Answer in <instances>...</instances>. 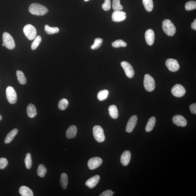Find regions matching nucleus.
<instances>
[{
    "label": "nucleus",
    "mask_w": 196,
    "mask_h": 196,
    "mask_svg": "<svg viewBox=\"0 0 196 196\" xmlns=\"http://www.w3.org/2000/svg\"><path fill=\"white\" fill-rule=\"evenodd\" d=\"M19 192L20 194L22 196H34L32 190L26 186H22L20 187Z\"/></svg>",
    "instance_id": "412c9836"
},
{
    "label": "nucleus",
    "mask_w": 196,
    "mask_h": 196,
    "mask_svg": "<svg viewBox=\"0 0 196 196\" xmlns=\"http://www.w3.org/2000/svg\"><path fill=\"white\" fill-rule=\"evenodd\" d=\"M18 132L17 129L15 128L9 132L5 138V143L8 144L11 142L15 136L17 135Z\"/></svg>",
    "instance_id": "aec40b11"
},
{
    "label": "nucleus",
    "mask_w": 196,
    "mask_h": 196,
    "mask_svg": "<svg viewBox=\"0 0 196 196\" xmlns=\"http://www.w3.org/2000/svg\"><path fill=\"white\" fill-rule=\"evenodd\" d=\"M102 8L105 11L109 10L111 8L110 0H105L104 3L102 5Z\"/></svg>",
    "instance_id": "4c0bfd02"
},
{
    "label": "nucleus",
    "mask_w": 196,
    "mask_h": 196,
    "mask_svg": "<svg viewBox=\"0 0 196 196\" xmlns=\"http://www.w3.org/2000/svg\"><path fill=\"white\" fill-rule=\"evenodd\" d=\"M2 46H5V45H4V44H3H3H2Z\"/></svg>",
    "instance_id": "c03bdc74"
},
{
    "label": "nucleus",
    "mask_w": 196,
    "mask_h": 196,
    "mask_svg": "<svg viewBox=\"0 0 196 196\" xmlns=\"http://www.w3.org/2000/svg\"><path fill=\"white\" fill-rule=\"evenodd\" d=\"M103 160L99 157H95L90 159L88 161V168L90 170H94L101 165Z\"/></svg>",
    "instance_id": "9b49d317"
},
{
    "label": "nucleus",
    "mask_w": 196,
    "mask_h": 196,
    "mask_svg": "<svg viewBox=\"0 0 196 196\" xmlns=\"http://www.w3.org/2000/svg\"><path fill=\"white\" fill-rule=\"evenodd\" d=\"M173 123L178 126L185 127L187 124L186 119L182 116L177 115L174 116L172 118Z\"/></svg>",
    "instance_id": "4468645a"
},
{
    "label": "nucleus",
    "mask_w": 196,
    "mask_h": 196,
    "mask_svg": "<svg viewBox=\"0 0 196 196\" xmlns=\"http://www.w3.org/2000/svg\"><path fill=\"white\" fill-rule=\"evenodd\" d=\"M2 119V116L0 115V121H1Z\"/></svg>",
    "instance_id": "79ce46f5"
},
{
    "label": "nucleus",
    "mask_w": 196,
    "mask_h": 196,
    "mask_svg": "<svg viewBox=\"0 0 196 196\" xmlns=\"http://www.w3.org/2000/svg\"><path fill=\"white\" fill-rule=\"evenodd\" d=\"M8 164L7 160L5 158H0V169L5 168Z\"/></svg>",
    "instance_id": "e433bc0d"
},
{
    "label": "nucleus",
    "mask_w": 196,
    "mask_h": 196,
    "mask_svg": "<svg viewBox=\"0 0 196 196\" xmlns=\"http://www.w3.org/2000/svg\"><path fill=\"white\" fill-rule=\"evenodd\" d=\"M185 8L187 11H191L195 10L196 8V2L195 1H190L186 3Z\"/></svg>",
    "instance_id": "72a5a7b5"
},
{
    "label": "nucleus",
    "mask_w": 196,
    "mask_h": 196,
    "mask_svg": "<svg viewBox=\"0 0 196 196\" xmlns=\"http://www.w3.org/2000/svg\"><path fill=\"white\" fill-rule=\"evenodd\" d=\"M90 1V0H84V1L85 2L88 1Z\"/></svg>",
    "instance_id": "37998d69"
},
{
    "label": "nucleus",
    "mask_w": 196,
    "mask_h": 196,
    "mask_svg": "<svg viewBox=\"0 0 196 196\" xmlns=\"http://www.w3.org/2000/svg\"><path fill=\"white\" fill-rule=\"evenodd\" d=\"M103 42V40L101 38H97L94 40V43L91 48L92 50H94L99 48L101 46Z\"/></svg>",
    "instance_id": "473e14b6"
},
{
    "label": "nucleus",
    "mask_w": 196,
    "mask_h": 196,
    "mask_svg": "<svg viewBox=\"0 0 196 196\" xmlns=\"http://www.w3.org/2000/svg\"><path fill=\"white\" fill-rule=\"evenodd\" d=\"M27 114L28 117L31 118H34L37 115V110L35 106L32 103H30L27 106Z\"/></svg>",
    "instance_id": "6ab92c4d"
},
{
    "label": "nucleus",
    "mask_w": 196,
    "mask_h": 196,
    "mask_svg": "<svg viewBox=\"0 0 196 196\" xmlns=\"http://www.w3.org/2000/svg\"><path fill=\"white\" fill-rule=\"evenodd\" d=\"M120 2V0H113V1L112 7L114 10H122L123 7Z\"/></svg>",
    "instance_id": "c9c22d12"
},
{
    "label": "nucleus",
    "mask_w": 196,
    "mask_h": 196,
    "mask_svg": "<svg viewBox=\"0 0 196 196\" xmlns=\"http://www.w3.org/2000/svg\"><path fill=\"white\" fill-rule=\"evenodd\" d=\"M16 76L18 82L20 84H25L27 83V80L24 74L21 70H18L16 72Z\"/></svg>",
    "instance_id": "393cba45"
},
{
    "label": "nucleus",
    "mask_w": 196,
    "mask_h": 196,
    "mask_svg": "<svg viewBox=\"0 0 196 196\" xmlns=\"http://www.w3.org/2000/svg\"><path fill=\"white\" fill-rule=\"evenodd\" d=\"M137 116L134 115L132 116L129 120L127 123L126 130L127 132H131L133 131L134 128L137 124Z\"/></svg>",
    "instance_id": "ddd939ff"
},
{
    "label": "nucleus",
    "mask_w": 196,
    "mask_h": 196,
    "mask_svg": "<svg viewBox=\"0 0 196 196\" xmlns=\"http://www.w3.org/2000/svg\"><path fill=\"white\" fill-rule=\"evenodd\" d=\"M69 104L68 100L65 99H61L60 100L58 104V108L60 110H64L68 107Z\"/></svg>",
    "instance_id": "2f4dec72"
},
{
    "label": "nucleus",
    "mask_w": 196,
    "mask_h": 196,
    "mask_svg": "<svg viewBox=\"0 0 196 196\" xmlns=\"http://www.w3.org/2000/svg\"><path fill=\"white\" fill-rule=\"evenodd\" d=\"M113 194V192L112 190H109L103 192L100 196H112Z\"/></svg>",
    "instance_id": "58836bf2"
},
{
    "label": "nucleus",
    "mask_w": 196,
    "mask_h": 196,
    "mask_svg": "<svg viewBox=\"0 0 196 196\" xmlns=\"http://www.w3.org/2000/svg\"><path fill=\"white\" fill-rule=\"evenodd\" d=\"M121 64L127 77L129 78L133 77L134 75V71L132 65L126 61L122 62Z\"/></svg>",
    "instance_id": "1a4fd4ad"
},
{
    "label": "nucleus",
    "mask_w": 196,
    "mask_h": 196,
    "mask_svg": "<svg viewBox=\"0 0 196 196\" xmlns=\"http://www.w3.org/2000/svg\"><path fill=\"white\" fill-rule=\"evenodd\" d=\"M3 41L5 46L9 50H12L15 47V44L13 38L7 32L3 33Z\"/></svg>",
    "instance_id": "39448f33"
},
{
    "label": "nucleus",
    "mask_w": 196,
    "mask_h": 196,
    "mask_svg": "<svg viewBox=\"0 0 196 196\" xmlns=\"http://www.w3.org/2000/svg\"><path fill=\"white\" fill-rule=\"evenodd\" d=\"M145 9L148 12L152 11L153 8L152 0H142Z\"/></svg>",
    "instance_id": "a878e982"
},
{
    "label": "nucleus",
    "mask_w": 196,
    "mask_h": 196,
    "mask_svg": "<svg viewBox=\"0 0 196 196\" xmlns=\"http://www.w3.org/2000/svg\"><path fill=\"white\" fill-rule=\"evenodd\" d=\"M191 28L194 30H196V19L194 20L193 22L191 23Z\"/></svg>",
    "instance_id": "a19ab883"
},
{
    "label": "nucleus",
    "mask_w": 196,
    "mask_h": 196,
    "mask_svg": "<svg viewBox=\"0 0 196 196\" xmlns=\"http://www.w3.org/2000/svg\"><path fill=\"white\" fill-rule=\"evenodd\" d=\"M44 30L47 34H50L57 33L59 31V29L57 27H51L48 25H45Z\"/></svg>",
    "instance_id": "c85d7f7f"
},
{
    "label": "nucleus",
    "mask_w": 196,
    "mask_h": 196,
    "mask_svg": "<svg viewBox=\"0 0 196 196\" xmlns=\"http://www.w3.org/2000/svg\"><path fill=\"white\" fill-rule=\"evenodd\" d=\"M145 38L146 43L149 45H152L153 44L155 40V34L154 31L152 29L147 30L145 32Z\"/></svg>",
    "instance_id": "2eb2a0df"
},
{
    "label": "nucleus",
    "mask_w": 196,
    "mask_h": 196,
    "mask_svg": "<svg viewBox=\"0 0 196 196\" xmlns=\"http://www.w3.org/2000/svg\"><path fill=\"white\" fill-rule=\"evenodd\" d=\"M29 11L31 14L38 16L44 15L48 12L46 7L37 3L31 4L29 6Z\"/></svg>",
    "instance_id": "f257e3e1"
},
{
    "label": "nucleus",
    "mask_w": 196,
    "mask_h": 196,
    "mask_svg": "<svg viewBox=\"0 0 196 196\" xmlns=\"http://www.w3.org/2000/svg\"><path fill=\"white\" fill-rule=\"evenodd\" d=\"M100 177L99 175H96L90 178L85 183L87 186L90 188H92L95 187L99 183Z\"/></svg>",
    "instance_id": "dca6fc26"
},
{
    "label": "nucleus",
    "mask_w": 196,
    "mask_h": 196,
    "mask_svg": "<svg viewBox=\"0 0 196 196\" xmlns=\"http://www.w3.org/2000/svg\"><path fill=\"white\" fill-rule=\"evenodd\" d=\"M47 172L46 167L43 164L40 165L38 167L37 174L40 177L43 178L44 177Z\"/></svg>",
    "instance_id": "cd10ccee"
},
{
    "label": "nucleus",
    "mask_w": 196,
    "mask_h": 196,
    "mask_svg": "<svg viewBox=\"0 0 196 196\" xmlns=\"http://www.w3.org/2000/svg\"><path fill=\"white\" fill-rule=\"evenodd\" d=\"M24 161L26 168L28 169H30L32 166V158L30 153L27 154Z\"/></svg>",
    "instance_id": "7c9ffc66"
},
{
    "label": "nucleus",
    "mask_w": 196,
    "mask_h": 196,
    "mask_svg": "<svg viewBox=\"0 0 196 196\" xmlns=\"http://www.w3.org/2000/svg\"><path fill=\"white\" fill-rule=\"evenodd\" d=\"M126 18V14L121 10L114 11L112 15V21L119 22L124 21Z\"/></svg>",
    "instance_id": "f8f14e48"
},
{
    "label": "nucleus",
    "mask_w": 196,
    "mask_h": 196,
    "mask_svg": "<svg viewBox=\"0 0 196 196\" xmlns=\"http://www.w3.org/2000/svg\"><path fill=\"white\" fill-rule=\"evenodd\" d=\"M172 93L176 97H181L186 93V90L182 85L177 84L174 85L172 89Z\"/></svg>",
    "instance_id": "6e6552de"
},
{
    "label": "nucleus",
    "mask_w": 196,
    "mask_h": 196,
    "mask_svg": "<svg viewBox=\"0 0 196 196\" xmlns=\"http://www.w3.org/2000/svg\"><path fill=\"white\" fill-rule=\"evenodd\" d=\"M165 64L168 70L171 71L175 72L179 70L180 66L179 63L175 59H168L166 60Z\"/></svg>",
    "instance_id": "9d476101"
},
{
    "label": "nucleus",
    "mask_w": 196,
    "mask_h": 196,
    "mask_svg": "<svg viewBox=\"0 0 196 196\" xmlns=\"http://www.w3.org/2000/svg\"><path fill=\"white\" fill-rule=\"evenodd\" d=\"M127 45V44L125 41L121 39L116 40L112 43V47L116 48L120 47H126Z\"/></svg>",
    "instance_id": "c756f323"
},
{
    "label": "nucleus",
    "mask_w": 196,
    "mask_h": 196,
    "mask_svg": "<svg viewBox=\"0 0 196 196\" xmlns=\"http://www.w3.org/2000/svg\"><path fill=\"white\" fill-rule=\"evenodd\" d=\"M143 85L145 90L149 92L152 91L155 88V81L149 74H146L144 76Z\"/></svg>",
    "instance_id": "7ed1b4c3"
},
{
    "label": "nucleus",
    "mask_w": 196,
    "mask_h": 196,
    "mask_svg": "<svg viewBox=\"0 0 196 196\" xmlns=\"http://www.w3.org/2000/svg\"><path fill=\"white\" fill-rule=\"evenodd\" d=\"M108 109L111 117L113 119H117L119 116V112L117 106L114 105H111Z\"/></svg>",
    "instance_id": "4be33fe9"
},
{
    "label": "nucleus",
    "mask_w": 196,
    "mask_h": 196,
    "mask_svg": "<svg viewBox=\"0 0 196 196\" xmlns=\"http://www.w3.org/2000/svg\"><path fill=\"white\" fill-rule=\"evenodd\" d=\"M94 139L99 142H102L105 141V136L103 129L99 125L94 126L93 130Z\"/></svg>",
    "instance_id": "423d86ee"
},
{
    "label": "nucleus",
    "mask_w": 196,
    "mask_h": 196,
    "mask_svg": "<svg viewBox=\"0 0 196 196\" xmlns=\"http://www.w3.org/2000/svg\"><path fill=\"white\" fill-rule=\"evenodd\" d=\"M131 159V153L129 150L125 151L122 154L120 161L123 166H126L129 163Z\"/></svg>",
    "instance_id": "f3484780"
},
{
    "label": "nucleus",
    "mask_w": 196,
    "mask_h": 196,
    "mask_svg": "<svg viewBox=\"0 0 196 196\" xmlns=\"http://www.w3.org/2000/svg\"><path fill=\"white\" fill-rule=\"evenodd\" d=\"M60 182L62 188L64 190L66 189L68 186V179L66 173H63L61 174Z\"/></svg>",
    "instance_id": "b1692460"
},
{
    "label": "nucleus",
    "mask_w": 196,
    "mask_h": 196,
    "mask_svg": "<svg viewBox=\"0 0 196 196\" xmlns=\"http://www.w3.org/2000/svg\"><path fill=\"white\" fill-rule=\"evenodd\" d=\"M155 122L156 119L155 117H152L149 119L145 128L146 132L152 131L155 126Z\"/></svg>",
    "instance_id": "5701e85b"
},
{
    "label": "nucleus",
    "mask_w": 196,
    "mask_h": 196,
    "mask_svg": "<svg viewBox=\"0 0 196 196\" xmlns=\"http://www.w3.org/2000/svg\"><path fill=\"white\" fill-rule=\"evenodd\" d=\"M109 92L108 90H105L100 91L97 94V99L100 101L106 100L108 97Z\"/></svg>",
    "instance_id": "bb28decb"
},
{
    "label": "nucleus",
    "mask_w": 196,
    "mask_h": 196,
    "mask_svg": "<svg viewBox=\"0 0 196 196\" xmlns=\"http://www.w3.org/2000/svg\"><path fill=\"white\" fill-rule=\"evenodd\" d=\"M189 108L192 114H196V103H194L193 104L191 105Z\"/></svg>",
    "instance_id": "ea45409f"
},
{
    "label": "nucleus",
    "mask_w": 196,
    "mask_h": 196,
    "mask_svg": "<svg viewBox=\"0 0 196 196\" xmlns=\"http://www.w3.org/2000/svg\"><path fill=\"white\" fill-rule=\"evenodd\" d=\"M41 36H36L34 39V41L32 43L31 48L32 50H35L41 43Z\"/></svg>",
    "instance_id": "f704fd0d"
},
{
    "label": "nucleus",
    "mask_w": 196,
    "mask_h": 196,
    "mask_svg": "<svg viewBox=\"0 0 196 196\" xmlns=\"http://www.w3.org/2000/svg\"><path fill=\"white\" fill-rule=\"evenodd\" d=\"M77 132V128L74 125L71 126L67 129L66 132V137L68 139H72L75 137Z\"/></svg>",
    "instance_id": "a211bd4d"
},
{
    "label": "nucleus",
    "mask_w": 196,
    "mask_h": 196,
    "mask_svg": "<svg viewBox=\"0 0 196 196\" xmlns=\"http://www.w3.org/2000/svg\"><path fill=\"white\" fill-rule=\"evenodd\" d=\"M6 95L8 102L11 104H15L17 100V94L13 87L9 86L6 90Z\"/></svg>",
    "instance_id": "0eeeda50"
},
{
    "label": "nucleus",
    "mask_w": 196,
    "mask_h": 196,
    "mask_svg": "<svg viewBox=\"0 0 196 196\" xmlns=\"http://www.w3.org/2000/svg\"><path fill=\"white\" fill-rule=\"evenodd\" d=\"M162 29L167 35L171 36L175 34L176 31L175 25L168 19H165L163 21Z\"/></svg>",
    "instance_id": "f03ea898"
},
{
    "label": "nucleus",
    "mask_w": 196,
    "mask_h": 196,
    "mask_svg": "<svg viewBox=\"0 0 196 196\" xmlns=\"http://www.w3.org/2000/svg\"><path fill=\"white\" fill-rule=\"evenodd\" d=\"M23 32L26 37L31 41L34 39L37 34V31L35 27L30 24L25 25L24 27Z\"/></svg>",
    "instance_id": "20e7f679"
}]
</instances>
